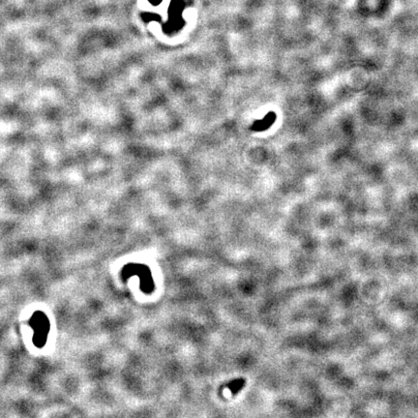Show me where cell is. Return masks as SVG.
<instances>
[{
	"label": "cell",
	"instance_id": "obj_1",
	"mask_svg": "<svg viewBox=\"0 0 418 418\" xmlns=\"http://www.w3.org/2000/svg\"><path fill=\"white\" fill-rule=\"evenodd\" d=\"M275 120V115L274 114H269L268 116L264 118V120H261L260 122H256L255 123V127L256 130H263L268 128L270 125H272V123Z\"/></svg>",
	"mask_w": 418,
	"mask_h": 418
}]
</instances>
